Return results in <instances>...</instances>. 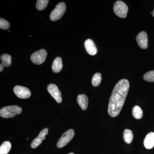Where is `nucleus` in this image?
I'll return each instance as SVG.
<instances>
[{"instance_id":"1","label":"nucleus","mask_w":154,"mask_h":154,"mask_svg":"<svg viewBox=\"0 0 154 154\" xmlns=\"http://www.w3.org/2000/svg\"><path fill=\"white\" fill-rule=\"evenodd\" d=\"M130 85L128 80L123 79L119 81L113 89L108 106V112L113 117L119 115L123 107Z\"/></svg>"},{"instance_id":"2","label":"nucleus","mask_w":154,"mask_h":154,"mask_svg":"<svg viewBox=\"0 0 154 154\" xmlns=\"http://www.w3.org/2000/svg\"><path fill=\"white\" fill-rule=\"evenodd\" d=\"M22 108L17 105H11L3 107L0 110V115L5 118L14 117L17 114H20Z\"/></svg>"},{"instance_id":"3","label":"nucleus","mask_w":154,"mask_h":154,"mask_svg":"<svg viewBox=\"0 0 154 154\" xmlns=\"http://www.w3.org/2000/svg\"><path fill=\"white\" fill-rule=\"evenodd\" d=\"M66 5L63 2L58 4L55 9L51 12L50 19L52 21H56L61 18L66 11Z\"/></svg>"},{"instance_id":"4","label":"nucleus","mask_w":154,"mask_h":154,"mask_svg":"<svg viewBox=\"0 0 154 154\" xmlns=\"http://www.w3.org/2000/svg\"><path fill=\"white\" fill-rule=\"evenodd\" d=\"M128 10L127 5L122 1H117L116 2L113 6L114 13L119 18H126Z\"/></svg>"},{"instance_id":"5","label":"nucleus","mask_w":154,"mask_h":154,"mask_svg":"<svg viewBox=\"0 0 154 154\" xmlns=\"http://www.w3.org/2000/svg\"><path fill=\"white\" fill-rule=\"evenodd\" d=\"M47 56V52L46 50L41 49L33 53L30 57V59L31 61L35 64H41L46 60Z\"/></svg>"},{"instance_id":"6","label":"nucleus","mask_w":154,"mask_h":154,"mask_svg":"<svg viewBox=\"0 0 154 154\" xmlns=\"http://www.w3.org/2000/svg\"><path fill=\"white\" fill-rule=\"evenodd\" d=\"M74 131L72 129L69 130L65 132L58 141L57 147L61 148L66 146L72 140L74 136Z\"/></svg>"},{"instance_id":"7","label":"nucleus","mask_w":154,"mask_h":154,"mask_svg":"<svg viewBox=\"0 0 154 154\" xmlns=\"http://www.w3.org/2000/svg\"><path fill=\"white\" fill-rule=\"evenodd\" d=\"M14 91L16 96L20 99H28L31 96L30 90L23 86H16L14 87Z\"/></svg>"},{"instance_id":"8","label":"nucleus","mask_w":154,"mask_h":154,"mask_svg":"<svg viewBox=\"0 0 154 154\" xmlns=\"http://www.w3.org/2000/svg\"><path fill=\"white\" fill-rule=\"evenodd\" d=\"M47 90L49 94L57 102L60 103L62 101L61 93L57 85L54 84H50L48 86Z\"/></svg>"},{"instance_id":"9","label":"nucleus","mask_w":154,"mask_h":154,"mask_svg":"<svg viewBox=\"0 0 154 154\" xmlns=\"http://www.w3.org/2000/svg\"><path fill=\"white\" fill-rule=\"evenodd\" d=\"M138 45L142 49H146L148 47V36L145 31L140 32L136 37Z\"/></svg>"},{"instance_id":"10","label":"nucleus","mask_w":154,"mask_h":154,"mask_svg":"<svg viewBox=\"0 0 154 154\" xmlns=\"http://www.w3.org/2000/svg\"><path fill=\"white\" fill-rule=\"evenodd\" d=\"M48 133V128H45L42 130L38 134V136L31 143V147L32 148L35 149L42 143V140L45 139V136Z\"/></svg>"},{"instance_id":"11","label":"nucleus","mask_w":154,"mask_h":154,"mask_svg":"<svg viewBox=\"0 0 154 154\" xmlns=\"http://www.w3.org/2000/svg\"><path fill=\"white\" fill-rule=\"evenodd\" d=\"M85 48L87 52L91 55H94L97 53V49L94 42L91 39H88L85 42Z\"/></svg>"},{"instance_id":"12","label":"nucleus","mask_w":154,"mask_h":154,"mask_svg":"<svg viewBox=\"0 0 154 154\" xmlns=\"http://www.w3.org/2000/svg\"><path fill=\"white\" fill-rule=\"evenodd\" d=\"M144 146L147 149H151L154 146V133L150 132L146 136L143 142Z\"/></svg>"},{"instance_id":"13","label":"nucleus","mask_w":154,"mask_h":154,"mask_svg":"<svg viewBox=\"0 0 154 154\" xmlns=\"http://www.w3.org/2000/svg\"><path fill=\"white\" fill-rule=\"evenodd\" d=\"M77 102L83 110H86L88 107V99L85 94L79 95L77 97Z\"/></svg>"},{"instance_id":"14","label":"nucleus","mask_w":154,"mask_h":154,"mask_svg":"<svg viewBox=\"0 0 154 154\" xmlns=\"http://www.w3.org/2000/svg\"><path fill=\"white\" fill-rule=\"evenodd\" d=\"M63 63L61 58H56L52 64V69L54 72L58 73L61 71L63 68Z\"/></svg>"},{"instance_id":"15","label":"nucleus","mask_w":154,"mask_h":154,"mask_svg":"<svg viewBox=\"0 0 154 154\" xmlns=\"http://www.w3.org/2000/svg\"><path fill=\"white\" fill-rule=\"evenodd\" d=\"M134 135L132 131L129 129H125L123 132V139L125 142L127 144L131 143L133 139Z\"/></svg>"},{"instance_id":"16","label":"nucleus","mask_w":154,"mask_h":154,"mask_svg":"<svg viewBox=\"0 0 154 154\" xmlns=\"http://www.w3.org/2000/svg\"><path fill=\"white\" fill-rule=\"evenodd\" d=\"M11 144L10 142L5 141L0 146V154H8L11 149Z\"/></svg>"},{"instance_id":"17","label":"nucleus","mask_w":154,"mask_h":154,"mask_svg":"<svg viewBox=\"0 0 154 154\" xmlns=\"http://www.w3.org/2000/svg\"><path fill=\"white\" fill-rule=\"evenodd\" d=\"M1 60L2 64L5 67H9L12 63V57L10 54H3L1 56Z\"/></svg>"},{"instance_id":"18","label":"nucleus","mask_w":154,"mask_h":154,"mask_svg":"<svg viewBox=\"0 0 154 154\" xmlns=\"http://www.w3.org/2000/svg\"><path fill=\"white\" fill-rule=\"evenodd\" d=\"M132 115L136 119H140L143 115V111L139 106H135L133 107L132 111Z\"/></svg>"},{"instance_id":"19","label":"nucleus","mask_w":154,"mask_h":154,"mask_svg":"<svg viewBox=\"0 0 154 154\" xmlns=\"http://www.w3.org/2000/svg\"><path fill=\"white\" fill-rule=\"evenodd\" d=\"M102 75L99 73H96L93 76L92 80V84L94 87H97L100 85L102 81Z\"/></svg>"},{"instance_id":"20","label":"nucleus","mask_w":154,"mask_h":154,"mask_svg":"<svg viewBox=\"0 0 154 154\" xmlns=\"http://www.w3.org/2000/svg\"><path fill=\"white\" fill-rule=\"evenodd\" d=\"M48 0H37L36 8L38 11H42L47 7L48 5Z\"/></svg>"},{"instance_id":"21","label":"nucleus","mask_w":154,"mask_h":154,"mask_svg":"<svg viewBox=\"0 0 154 154\" xmlns=\"http://www.w3.org/2000/svg\"><path fill=\"white\" fill-rule=\"evenodd\" d=\"M143 79L149 82H154V70L150 71L143 75Z\"/></svg>"},{"instance_id":"22","label":"nucleus","mask_w":154,"mask_h":154,"mask_svg":"<svg viewBox=\"0 0 154 154\" xmlns=\"http://www.w3.org/2000/svg\"><path fill=\"white\" fill-rule=\"evenodd\" d=\"M10 27L9 22L5 19L1 18L0 19V28L3 30H7Z\"/></svg>"},{"instance_id":"23","label":"nucleus","mask_w":154,"mask_h":154,"mask_svg":"<svg viewBox=\"0 0 154 154\" xmlns=\"http://www.w3.org/2000/svg\"><path fill=\"white\" fill-rule=\"evenodd\" d=\"M4 66L2 64H0V72H2L4 69Z\"/></svg>"},{"instance_id":"24","label":"nucleus","mask_w":154,"mask_h":154,"mask_svg":"<svg viewBox=\"0 0 154 154\" xmlns=\"http://www.w3.org/2000/svg\"><path fill=\"white\" fill-rule=\"evenodd\" d=\"M152 15L153 17H154V11H153L152 13Z\"/></svg>"},{"instance_id":"25","label":"nucleus","mask_w":154,"mask_h":154,"mask_svg":"<svg viewBox=\"0 0 154 154\" xmlns=\"http://www.w3.org/2000/svg\"><path fill=\"white\" fill-rule=\"evenodd\" d=\"M68 154H74L73 153H69Z\"/></svg>"}]
</instances>
